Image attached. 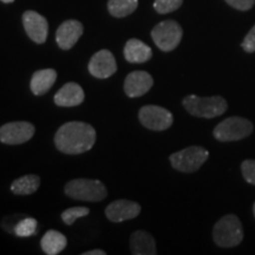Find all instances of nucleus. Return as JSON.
Wrapping results in <instances>:
<instances>
[{"mask_svg":"<svg viewBox=\"0 0 255 255\" xmlns=\"http://www.w3.org/2000/svg\"><path fill=\"white\" fill-rule=\"evenodd\" d=\"M96 130L90 124L72 121L57 130L55 144L66 155H79L89 151L96 142Z\"/></svg>","mask_w":255,"mask_h":255,"instance_id":"1","label":"nucleus"},{"mask_svg":"<svg viewBox=\"0 0 255 255\" xmlns=\"http://www.w3.org/2000/svg\"><path fill=\"white\" fill-rule=\"evenodd\" d=\"M182 104L188 113L201 119H214L221 116L227 110V102L221 96L199 97L189 95L183 98Z\"/></svg>","mask_w":255,"mask_h":255,"instance_id":"2","label":"nucleus"},{"mask_svg":"<svg viewBox=\"0 0 255 255\" xmlns=\"http://www.w3.org/2000/svg\"><path fill=\"white\" fill-rule=\"evenodd\" d=\"M213 239L219 247L232 248L244 240V228L237 215H225L216 222L213 229Z\"/></svg>","mask_w":255,"mask_h":255,"instance_id":"3","label":"nucleus"},{"mask_svg":"<svg viewBox=\"0 0 255 255\" xmlns=\"http://www.w3.org/2000/svg\"><path fill=\"white\" fill-rule=\"evenodd\" d=\"M64 191L73 200L85 202H100L108 196L107 188L101 181L76 178L65 184Z\"/></svg>","mask_w":255,"mask_h":255,"instance_id":"4","label":"nucleus"},{"mask_svg":"<svg viewBox=\"0 0 255 255\" xmlns=\"http://www.w3.org/2000/svg\"><path fill=\"white\" fill-rule=\"evenodd\" d=\"M253 123L247 119L233 116L220 122L215 127L214 137L220 142L240 141L253 132Z\"/></svg>","mask_w":255,"mask_h":255,"instance_id":"5","label":"nucleus"},{"mask_svg":"<svg viewBox=\"0 0 255 255\" xmlns=\"http://www.w3.org/2000/svg\"><path fill=\"white\" fill-rule=\"evenodd\" d=\"M208 157L209 152L205 148L193 145L181 151L174 152L173 155H170L169 159L173 168L181 173H194L202 167Z\"/></svg>","mask_w":255,"mask_h":255,"instance_id":"6","label":"nucleus"},{"mask_svg":"<svg viewBox=\"0 0 255 255\" xmlns=\"http://www.w3.org/2000/svg\"><path fill=\"white\" fill-rule=\"evenodd\" d=\"M183 31L175 20H164L156 25L151 31V38L156 46L163 52L176 49L182 39Z\"/></svg>","mask_w":255,"mask_h":255,"instance_id":"7","label":"nucleus"},{"mask_svg":"<svg viewBox=\"0 0 255 255\" xmlns=\"http://www.w3.org/2000/svg\"><path fill=\"white\" fill-rule=\"evenodd\" d=\"M142 126L154 131H163L171 127L174 122L173 114L158 105H144L138 113Z\"/></svg>","mask_w":255,"mask_h":255,"instance_id":"8","label":"nucleus"},{"mask_svg":"<svg viewBox=\"0 0 255 255\" xmlns=\"http://www.w3.org/2000/svg\"><path fill=\"white\" fill-rule=\"evenodd\" d=\"M36 128L30 122H9L0 127V142L7 145H18L30 141Z\"/></svg>","mask_w":255,"mask_h":255,"instance_id":"9","label":"nucleus"},{"mask_svg":"<svg viewBox=\"0 0 255 255\" xmlns=\"http://www.w3.org/2000/svg\"><path fill=\"white\" fill-rule=\"evenodd\" d=\"M88 69L95 78L107 79L117 71V63L109 50H101L91 57Z\"/></svg>","mask_w":255,"mask_h":255,"instance_id":"10","label":"nucleus"},{"mask_svg":"<svg viewBox=\"0 0 255 255\" xmlns=\"http://www.w3.org/2000/svg\"><path fill=\"white\" fill-rule=\"evenodd\" d=\"M23 25L31 40L37 44L45 43L49 33V24L46 18L38 12L26 11L23 14Z\"/></svg>","mask_w":255,"mask_h":255,"instance_id":"11","label":"nucleus"},{"mask_svg":"<svg viewBox=\"0 0 255 255\" xmlns=\"http://www.w3.org/2000/svg\"><path fill=\"white\" fill-rule=\"evenodd\" d=\"M141 213V206L129 200H117L111 202L105 209V215L111 222H124L137 218Z\"/></svg>","mask_w":255,"mask_h":255,"instance_id":"12","label":"nucleus"},{"mask_svg":"<svg viewBox=\"0 0 255 255\" xmlns=\"http://www.w3.org/2000/svg\"><path fill=\"white\" fill-rule=\"evenodd\" d=\"M152 85H154V79L151 75L145 71L137 70L127 76L126 81H124V92L128 97L137 98L145 95L152 88Z\"/></svg>","mask_w":255,"mask_h":255,"instance_id":"13","label":"nucleus"},{"mask_svg":"<svg viewBox=\"0 0 255 255\" xmlns=\"http://www.w3.org/2000/svg\"><path fill=\"white\" fill-rule=\"evenodd\" d=\"M83 34V25L81 21L70 19L60 24L56 32V41L62 50H70L76 45Z\"/></svg>","mask_w":255,"mask_h":255,"instance_id":"14","label":"nucleus"},{"mask_svg":"<svg viewBox=\"0 0 255 255\" xmlns=\"http://www.w3.org/2000/svg\"><path fill=\"white\" fill-rule=\"evenodd\" d=\"M85 95L84 90L77 83H66L62 88L57 91V94L53 97L55 104L62 108H72L81 105L84 102Z\"/></svg>","mask_w":255,"mask_h":255,"instance_id":"15","label":"nucleus"},{"mask_svg":"<svg viewBox=\"0 0 255 255\" xmlns=\"http://www.w3.org/2000/svg\"><path fill=\"white\" fill-rule=\"evenodd\" d=\"M130 250L133 255L157 254L155 239L145 231H136L130 238Z\"/></svg>","mask_w":255,"mask_h":255,"instance_id":"16","label":"nucleus"},{"mask_svg":"<svg viewBox=\"0 0 255 255\" xmlns=\"http://www.w3.org/2000/svg\"><path fill=\"white\" fill-rule=\"evenodd\" d=\"M152 57L150 47L138 39H129L124 46V58L127 62L133 64H142L148 62Z\"/></svg>","mask_w":255,"mask_h":255,"instance_id":"17","label":"nucleus"},{"mask_svg":"<svg viewBox=\"0 0 255 255\" xmlns=\"http://www.w3.org/2000/svg\"><path fill=\"white\" fill-rule=\"evenodd\" d=\"M57 79V72L53 69L38 70L32 75L30 89L34 96H43L50 91Z\"/></svg>","mask_w":255,"mask_h":255,"instance_id":"18","label":"nucleus"},{"mask_svg":"<svg viewBox=\"0 0 255 255\" xmlns=\"http://www.w3.org/2000/svg\"><path fill=\"white\" fill-rule=\"evenodd\" d=\"M66 244H68V240H66L65 235L55 229H50L41 239L40 247L44 253L47 255H57L65 250Z\"/></svg>","mask_w":255,"mask_h":255,"instance_id":"19","label":"nucleus"},{"mask_svg":"<svg viewBox=\"0 0 255 255\" xmlns=\"http://www.w3.org/2000/svg\"><path fill=\"white\" fill-rule=\"evenodd\" d=\"M40 186V177L30 174L14 180L11 184L12 193L15 195H31L38 190Z\"/></svg>","mask_w":255,"mask_h":255,"instance_id":"20","label":"nucleus"},{"mask_svg":"<svg viewBox=\"0 0 255 255\" xmlns=\"http://www.w3.org/2000/svg\"><path fill=\"white\" fill-rule=\"evenodd\" d=\"M138 6V0H109L108 9L116 18H124L131 14Z\"/></svg>","mask_w":255,"mask_h":255,"instance_id":"21","label":"nucleus"},{"mask_svg":"<svg viewBox=\"0 0 255 255\" xmlns=\"http://www.w3.org/2000/svg\"><path fill=\"white\" fill-rule=\"evenodd\" d=\"M13 233L19 238H28L37 233V220L33 218H23L14 226Z\"/></svg>","mask_w":255,"mask_h":255,"instance_id":"22","label":"nucleus"},{"mask_svg":"<svg viewBox=\"0 0 255 255\" xmlns=\"http://www.w3.org/2000/svg\"><path fill=\"white\" fill-rule=\"evenodd\" d=\"M89 213H90V209L88 207H72V208L64 210L62 213V220L65 225L71 226L76 222V220L89 215Z\"/></svg>","mask_w":255,"mask_h":255,"instance_id":"23","label":"nucleus"},{"mask_svg":"<svg viewBox=\"0 0 255 255\" xmlns=\"http://www.w3.org/2000/svg\"><path fill=\"white\" fill-rule=\"evenodd\" d=\"M183 0H155L154 8L159 14H167L181 7Z\"/></svg>","mask_w":255,"mask_h":255,"instance_id":"24","label":"nucleus"},{"mask_svg":"<svg viewBox=\"0 0 255 255\" xmlns=\"http://www.w3.org/2000/svg\"><path fill=\"white\" fill-rule=\"evenodd\" d=\"M241 171L245 180L255 186V159H246L242 162Z\"/></svg>","mask_w":255,"mask_h":255,"instance_id":"25","label":"nucleus"},{"mask_svg":"<svg viewBox=\"0 0 255 255\" xmlns=\"http://www.w3.org/2000/svg\"><path fill=\"white\" fill-rule=\"evenodd\" d=\"M241 46L248 53L255 52V25L251 28L247 36L245 37L244 41L241 43Z\"/></svg>","mask_w":255,"mask_h":255,"instance_id":"26","label":"nucleus"},{"mask_svg":"<svg viewBox=\"0 0 255 255\" xmlns=\"http://www.w3.org/2000/svg\"><path fill=\"white\" fill-rule=\"evenodd\" d=\"M226 2L239 11H248L253 7L255 0H226Z\"/></svg>","mask_w":255,"mask_h":255,"instance_id":"27","label":"nucleus"},{"mask_svg":"<svg viewBox=\"0 0 255 255\" xmlns=\"http://www.w3.org/2000/svg\"><path fill=\"white\" fill-rule=\"evenodd\" d=\"M104 251L102 250H94V251H89V252H85V253H83V255H105Z\"/></svg>","mask_w":255,"mask_h":255,"instance_id":"28","label":"nucleus"},{"mask_svg":"<svg viewBox=\"0 0 255 255\" xmlns=\"http://www.w3.org/2000/svg\"><path fill=\"white\" fill-rule=\"evenodd\" d=\"M0 1L5 2V4H11V2H13L14 0H0Z\"/></svg>","mask_w":255,"mask_h":255,"instance_id":"29","label":"nucleus"},{"mask_svg":"<svg viewBox=\"0 0 255 255\" xmlns=\"http://www.w3.org/2000/svg\"><path fill=\"white\" fill-rule=\"evenodd\" d=\"M253 213H254V216H255V202H254V205H253Z\"/></svg>","mask_w":255,"mask_h":255,"instance_id":"30","label":"nucleus"}]
</instances>
